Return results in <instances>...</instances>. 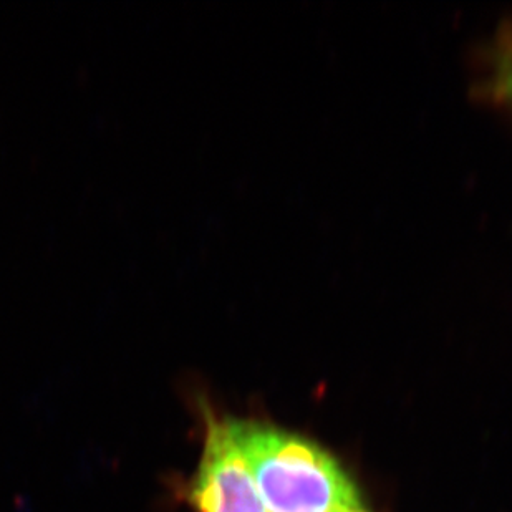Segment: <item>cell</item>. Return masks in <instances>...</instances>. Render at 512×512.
<instances>
[{"mask_svg": "<svg viewBox=\"0 0 512 512\" xmlns=\"http://www.w3.org/2000/svg\"><path fill=\"white\" fill-rule=\"evenodd\" d=\"M355 512H365V511H363V509H358V511H355Z\"/></svg>", "mask_w": 512, "mask_h": 512, "instance_id": "obj_4", "label": "cell"}, {"mask_svg": "<svg viewBox=\"0 0 512 512\" xmlns=\"http://www.w3.org/2000/svg\"><path fill=\"white\" fill-rule=\"evenodd\" d=\"M476 92L486 102L512 107V25L499 30L484 49Z\"/></svg>", "mask_w": 512, "mask_h": 512, "instance_id": "obj_3", "label": "cell"}, {"mask_svg": "<svg viewBox=\"0 0 512 512\" xmlns=\"http://www.w3.org/2000/svg\"><path fill=\"white\" fill-rule=\"evenodd\" d=\"M229 428L267 512L363 509L352 478L314 441L261 421L229 418Z\"/></svg>", "mask_w": 512, "mask_h": 512, "instance_id": "obj_1", "label": "cell"}, {"mask_svg": "<svg viewBox=\"0 0 512 512\" xmlns=\"http://www.w3.org/2000/svg\"><path fill=\"white\" fill-rule=\"evenodd\" d=\"M194 512H267L228 420L206 413V438L188 489Z\"/></svg>", "mask_w": 512, "mask_h": 512, "instance_id": "obj_2", "label": "cell"}]
</instances>
